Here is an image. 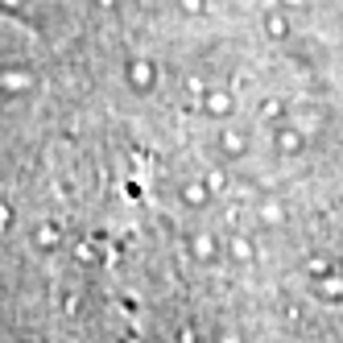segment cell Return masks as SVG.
<instances>
[{
    "instance_id": "cell-1",
    "label": "cell",
    "mask_w": 343,
    "mask_h": 343,
    "mask_svg": "<svg viewBox=\"0 0 343 343\" xmlns=\"http://www.w3.org/2000/svg\"><path fill=\"white\" fill-rule=\"evenodd\" d=\"M269 34H273V38H282V34H286V21H282V17H273V21H269Z\"/></svg>"
}]
</instances>
